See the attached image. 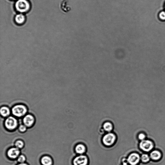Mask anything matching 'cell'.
<instances>
[{
	"mask_svg": "<svg viewBox=\"0 0 165 165\" xmlns=\"http://www.w3.org/2000/svg\"><path fill=\"white\" fill-rule=\"evenodd\" d=\"M15 20L18 24H22L25 20V17L23 14H17L15 17Z\"/></svg>",
	"mask_w": 165,
	"mask_h": 165,
	"instance_id": "4fadbf2b",
	"label": "cell"
},
{
	"mask_svg": "<svg viewBox=\"0 0 165 165\" xmlns=\"http://www.w3.org/2000/svg\"><path fill=\"white\" fill-rule=\"evenodd\" d=\"M149 154L151 159L154 161H158L162 157L161 152L157 150H153L150 152Z\"/></svg>",
	"mask_w": 165,
	"mask_h": 165,
	"instance_id": "ba28073f",
	"label": "cell"
},
{
	"mask_svg": "<svg viewBox=\"0 0 165 165\" xmlns=\"http://www.w3.org/2000/svg\"><path fill=\"white\" fill-rule=\"evenodd\" d=\"M73 165H88L87 157L84 155H80L76 157L73 162Z\"/></svg>",
	"mask_w": 165,
	"mask_h": 165,
	"instance_id": "52a82bcc",
	"label": "cell"
},
{
	"mask_svg": "<svg viewBox=\"0 0 165 165\" xmlns=\"http://www.w3.org/2000/svg\"><path fill=\"white\" fill-rule=\"evenodd\" d=\"M26 157L23 155H21L19 157L18 159V161L20 163H24L26 161Z\"/></svg>",
	"mask_w": 165,
	"mask_h": 165,
	"instance_id": "d6986e66",
	"label": "cell"
},
{
	"mask_svg": "<svg viewBox=\"0 0 165 165\" xmlns=\"http://www.w3.org/2000/svg\"><path fill=\"white\" fill-rule=\"evenodd\" d=\"M139 147L145 153L149 154L154 149V144L153 142L150 140L146 139L140 142Z\"/></svg>",
	"mask_w": 165,
	"mask_h": 165,
	"instance_id": "6da1fadb",
	"label": "cell"
},
{
	"mask_svg": "<svg viewBox=\"0 0 165 165\" xmlns=\"http://www.w3.org/2000/svg\"></svg>",
	"mask_w": 165,
	"mask_h": 165,
	"instance_id": "603a6c76",
	"label": "cell"
},
{
	"mask_svg": "<svg viewBox=\"0 0 165 165\" xmlns=\"http://www.w3.org/2000/svg\"><path fill=\"white\" fill-rule=\"evenodd\" d=\"M76 153L80 154H82L85 153L86 148L84 145L82 144L77 145L75 148Z\"/></svg>",
	"mask_w": 165,
	"mask_h": 165,
	"instance_id": "7c38bea8",
	"label": "cell"
},
{
	"mask_svg": "<svg viewBox=\"0 0 165 165\" xmlns=\"http://www.w3.org/2000/svg\"><path fill=\"white\" fill-rule=\"evenodd\" d=\"M30 7V3L27 0H18L15 3L16 10L21 13L28 11Z\"/></svg>",
	"mask_w": 165,
	"mask_h": 165,
	"instance_id": "7a4b0ae2",
	"label": "cell"
},
{
	"mask_svg": "<svg viewBox=\"0 0 165 165\" xmlns=\"http://www.w3.org/2000/svg\"><path fill=\"white\" fill-rule=\"evenodd\" d=\"M15 146L16 148H22L24 146V143L23 141L19 140L16 142L15 144Z\"/></svg>",
	"mask_w": 165,
	"mask_h": 165,
	"instance_id": "ac0fdd59",
	"label": "cell"
},
{
	"mask_svg": "<svg viewBox=\"0 0 165 165\" xmlns=\"http://www.w3.org/2000/svg\"><path fill=\"white\" fill-rule=\"evenodd\" d=\"M138 138L140 141H142L146 139V136L144 133H140L138 135Z\"/></svg>",
	"mask_w": 165,
	"mask_h": 165,
	"instance_id": "e0dca14e",
	"label": "cell"
},
{
	"mask_svg": "<svg viewBox=\"0 0 165 165\" xmlns=\"http://www.w3.org/2000/svg\"><path fill=\"white\" fill-rule=\"evenodd\" d=\"M41 162L42 165H53V163L52 158L48 156L43 157Z\"/></svg>",
	"mask_w": 165,
	"mask_h": 165,
	"instance_id": "8fae6325",
	"label": "cell"
},
{
	"mask_svg": "<svg viewBox=\"0 0 165 165\" xmlns=\"http://www.w3.org/2000/svg\"><path fill=\"white\" fill-rule=\"evenodd\" d=\"M104 130L108 132H110L113 129V125L110 122H107L105 123L103 126Z\"/></svg>",
	"mask_w": 165,
	"mask_h": 165,
	"instance_id": "2e32d148",
	"label": "cell"
},
{
	"mask_svg": "<svg viewBox=\"0 0 165 165\" xmlns=\"http://www.w3.org/2000/svg\"><path fill=\"white\" fill-rule=\"evenodd\" d=\"M1 113L3 117H6L9 115L10 114L9 109L7 107H3L1 109Z\"/></svg>",
	"mask_w": 165,
	"mask_h": 165,
	"instance_id": "5bb4252c",
	"label": "cell"
},
{
	"mask_svg": "<svg viewBox=\"0 0 165 165\" xmlns=\"http://www.w3.org/2000/svg\"><path fill=\"white\" fill-rule=\"evenodd\" d=\"M34 117L30 114L25 116L23 119L25 125L28 127H30L34 124Z\"/></svg>",
	"mask_w": 165,
	"mask_h": 165,
	"instance_id": "30bf717a",
	"label": "cell"
},
{
	"mask_svg": "<svg viewBox=\"0 0 165 165\" xmlns=\"http://www.w3.org/2000/svg\"><path fill=\"white\" fill-rule=\"evenodd\" d=\"M129 165H138L141 162V156L136 152L131 154L127 159Z\"/></svg>",
	"mask_w": 165,
	"mask_h": 165,
	"instance_id": "277c9868",
	"label": "cell"
},
{
	"mask_svg": "<svg viewBox=\"0 0 165 165\" xmlns=\"http://www.w3.org/2000/svg\"><path fill=\"white\" fill-rule=\"evenodd\" d=\"M151 158L149 154L145 153L141 156V161L144 163H147L149 162Z\"/></svg>",
	"mask_w": 165,
	"mask_h": 165,
	"instance_id": "9a60e30c",
	"label": "cell"
},
{
	"mask_svg": "<svg viewBox=\"0 0 165 165\" xmlns=\"http://www.w3.org/2000/svg\"><path fill=\"white\" fill-rule=\"evenodd\" d=\"M27 111L26 107L20 104L15 106L12 110L13 114L18 117H20L24 115L26 113Z\"/></svg>",
	"mask_w": 165,
	"mask_h": 165,
	"instance_id": "3957f363",
	"label": "cell"
},
{
	"mask_svg": "<svg viewBox=\"0 0 165 165\" xmlns=\"http://www.w3.org/2000/svg\"><path fill=\"white\" fill-rule=\"evenodd\" d=\"M20 153V151L17 148H12L8 151L7 154L9 157L14 159L17 158Z\"/></svg>",
	"mask_w": 165,
	"mask_h": 165,
	"instance_id": "9c48e42d",
	"label": "cell"
},
{
	"mask_svg": "<svg viewBox=\"0 0 165 165\" xmlns=\"http://www.w3.org/2000/svg\"><path fill=\"white\" fill-rule=\"evenodd\" d=\"M17 120L13 117H9L5 122V126L6 128L10 130L14 129L17 127Z\"/></svg>",
	"mask_w": 165,
	"mask_h": 165,
	"instance_id": "8992f818",
	"label": "cell"
},
{
	"mask_svg": "<svg viewBox=\"0 0 165 165\" xmlns=\"http://www.w3.org/2000/svg\"><path fill=\"white\" fill-rule=\"evenodd\" d=\"M116 136L113 133H108L105 135L103 138V142L104 145L107 146L112 145L115 142Z\"/></svg>",
	"mask_w": 165,
	"mask_h": 165,
	"instance_id": "5b68a950",
	"label": "cell"
},
{
	"mask_svg": "<svg viewBox=\"0 0 165 165\" xmlns=\"http://www.w3.org/2000/svg\"><path fill=\"white\" fill-rule=\"evenodd\" d=\"M159 17L162 20H165V11H162L160 13Z\"/></svg>",
	"mask_w": 165,
	"mask_h": 165,
	"instance_id": "ffe728a7",
	"label": "cell"
},
{
	"mask_svg": "<svg viewBox=\"0 0 165 165\" xmlns=\"http://www.w3.org/2000/svg\"><path fill=\"white\" fill-rule=\"evenodd\" d=\"M17 165H29V164L26 163H20L19 164H18Z\"/></svg>",
	"mask_w": 165,
	"mask_h": 165,
	"instance_id": "7402d4cb",
	"label": "cell"
},
{
	"mask_svg": "<svg viewBox=\"0 0 165 165\" xmlns=\"http://www.w3.org/2000/svg\"><path fill=\"white\" fill-rule=\"evenodd\" d=\"M19 130L20 131L23 132L26 131L27 130L26 127L23 125H21L19 127Z\"/></svg>",
	"mask_w": 165,
	"mask_h": 165,
	"instance_id": "44dd1931",
	"label": "cell"
}]
</instances>
